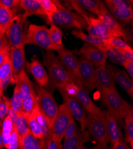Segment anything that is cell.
I'll return each mask as SVG.
<instances>
[{"instance_id": "1", "label": "cell", "mask_w": 133, "mask_h": 149, "mask_svg": "<svg viewBox=\"0 0 133 149\" xmlns=\"http://www.w3.org/2000/svg\"><path fill=\"white\" fill-rule=\"evenodd\" d=\"M44 64L48 70V82L47 86L51 90L61 89L65 85L74 83L58 58L52 51H47L43 54Z\"/></svg>"}, {"instance_id": "2", "label": "cell", "mask_w": 133, "mask_h": 149, "mask_svg": "<svg viewBox=\"0 0 133 149\" xmlns=\"http://www.w3.org/2000/svg\"><path fill=\"white\" fill-rule=\"evenodd\" d=\"M47 17L48 23L57 26L76 28L78 30L87 29L88 27L85 16L66 9L58 10L54 13L48 14Z\"/></svg>"}, {"instance_id": "3", "label": "cell", "mask_w": 133, "mask_h": 149, "mask_svg": "<svg viewBox=\"0 0 133 149\" xmlns=\"http://www.w3.org/2000/svg\"><path fill=\"white\" fill-rule=\"evenodd\" d=\"M102 100L107 107V111L117 120L124 118L131 110L130 105L120 96L116 90L99 91Z\"/></svg>"}, {"instance_id": "4", "label": "cell", "mask_w": 133, "mask_h": 149, "mask_svg": "<svg viewBox=\"0 0 133 149\" xmlns=\"http://www.w3.org/2000/svg\"><path fill=\"white\" fill-rule=\"evenodd\" d=\"M28 44H33L38 45L47 51H58L63 46H58L54 44L50 36L49 29L44 25H37L31 24L29 25L25 45Z\"/></svg>"}, {"instance_id": "5", "label": "cell", "mask_w": 133, "mask_h": 149, "mask_svg": "<svg viewBox=\"0 0 133 149\" xmlns=\"http://www.w3.org/2000/svg\"><path fill=\"white\" fill-rule=\"evenodd\" d=\"M29 25L27 18L24 17L22 14L14 16L6 32L11 47L18 48H25V41Z\"/></svg>"}, {"instance_id": "6", "label": "cell", "mask_w": 133, "mask_h": 149, "mask_svg": "<svg viewBox=\"0 0 133 149\" xmlns=\"http://www.w3.org/2000/svg\"><path fill=\"white\" fill-rule=\"evenodd\" d=\"M38 106L50 128L57 115L58 107L52 94L42 86H37Z\"/></svg>"}, {"instance_id": "7", "label": "cell", "mask_w": 133, "mask_h": 149, "mask_svg": "<svg viewBox=\"0 0 133 149\" xmlns=\"http://www.w3.org/2000/svg\"><path fill=\"white\" fill-rule=\"evenodd\" d=\"M87 128L90 135L97 144L106 146L110 143L107 132L105 111L100 115H92L87 113Z\"/></svg>"}, {"instance_id": "8", "label": "cell", "mask_w": 133, "mask_h": 149, "mask_svg": "<svg viewBox=\"0 0 133 149\" xmlns=\"http://www.w3.org/2000/svg\"><path fill=\"white\" fill-rule=\"evenodd\" d=\"M72 118H73V116L66 103H64L60 105L53 125L50 128V136L53 140L61 143L65 130Z\"/></svg>"}, {"instance_id": "9", "label": "cell", "mask_w": 133, "mask_h": 149, "mask_svg": "<svg viewBox=\"0 0 133 149\" xmlns=\"http://www.w3.org/2000/svg\"><path fill=\"white\" fill-rule=\"evenodd\" d=\"M57 52L58 54V60L72 81L75 84L79 85L78 60L73 53L65 48L64 46Z\"/></svg>"}, {"instance_id": "10", "label": "cell", "mask_w": 133, "mask_h": 149, "mask_svg": "<svg viewBox=\"0 0 133 149\" xmlns=\"http://www.w3.org/2000/svg\"><path fill=\"white\" fill-rule=\"evenodd\" d=\"M98 19L112 33L114 37L126 38L125 31L116 19H115L109 11L104 3L102 1H101L100 4V14L98 16Z\"/></svg>"}, {"instance_id": "11", "label": "cell", "mask_w": 133, "mask_h": 149, "mask_svg": "<svg viewBox=\"0 0 133 149\" xmlns=\"http://www.w3.org/2000/svg\"><path fill=\"white\" fill-rule=\"evenodd\" d=\"M79 86L86 90L95 88V69L93 65L84 58L78 60Z\"/></svg>"}, {"instance_id": "12", "label": "cell", "mask_w": 133, "mask_h": 149, "mask_svg": "<svg viewBox=\"0 0 133 149\" xmlns=\"http://www.w3.org/2000/svg\"><path fill=\"white\" fill-rule=\"evenodd\" d=\"M79 53L93 65L98 68H106L107 56L101 49L85 43L79 49Z\"/></svg>"}, {"instance_id": "13", "label": "cell", "mask_w": 133, "mask_h": 149, "mask_svg": "<svg viewBox=\"0 0 133 149\" xmlns=\"http://www.w3.org/2000/svg\"><path fill=\"white\" fill-rule=\"evenodd\" d=\"M58 90L63 98L65 103H66L70 109L72 116L80 123L81 132L83 134L85 133L87 122V114L85 110H84L75 98L68 95L62 89H58Z\"/></svg>"}, {"instance_id": "14", "label": "cell", "mask_w": 133, "mask_h": 149, "mask_svg": "<svg viewBox=\"0 0 133 149\" xmlns=\"http://www.w3.org/2000/svg\"><path fill=\"white\" fill-rule=\"evenodd\" d=\"M10 57L13 69V78L27 68L28 63L25 57V48H18L10 46Z\"/></svg>"}, {"instance_id": "15", "label": "cell", "mask_w": 133, "mask_h": 149, "mask_svg": "<svg viewBox=\"0 0 133 149\" xmlns=\"http://www.w3.org/2000/svg\"><path fill=\"white\" fill-rule=\"evenodd\" d=\"M85 17L88 24L87 29L88 35L103 40H107L114 37L98 18H94L88 16H85Z\"/></svg>"}, {"instance_id": "16", "label": "cell", "mask_w": 133, "mask_h": 149, "mask_svg": "<svg viewBox=\"0 0 133 149\" xmlns=\"http://www.w3.org/2000/svg\"><path fill=\"white\" fill-rule=\"evenodd\" d=\"M95 88L102 90H116L115 81L109 70L106 68L95 69Z\"/></svg>"}, {"instance_id": "17", "label": "cell", "mask_w": 133, "mask_h": 149, "mask_svg": "<svg viewBox=\"0 0 133 149\" xmlns=\"http://www.w3.org/2000/svg\"><path fill=\"white\" fill-rule=\"evenodd\" d=\"M27 68L41 86H47L48 82V73L43 65L35 56L32 57L29 63H28Z\"/></svg>"}, {"instance_id": "18", "label": "cell", "mask_w": 133, "mask_h": 149, "mask_svg": "<svg viewBox=\"0 0 133 149\" xmlns=\"http://www.w3.org/2000/svg\"><path fill=\"white\" fill-rule=\"evenodd\" d=\"M78 91L75 97L77 101L87 113L92 115H100L104 112L97 106L89 96L87 90L82 86L78 85Z\"/></svg>"}, {"instance_id": "19", "label": "cell", "mask_w": 133, "mask_h": 149, "mask_svg": "<svg viewBox=\"0 0 133 149\" xmlns=\"http://www.w3.org/2000/svg\"><path fill=\"white\" fill-rule=\"evenodd\" d=\"M15 87L19 90L23 99L29 95L36 94L33 85L25 70L22 71L18 75L14 78Z\"/></svg>"}, {"instance_id": "20", "label": "cell", "mask_w": 133, "mask_h": 149, "mask_svg": "<svg viewBox=\"0 0 133 149\" xmlns=\"http://www.w3.org/2000/svg\"><path fill=\"white\" fill-rule=\"evenodd\" d=\"M111 72L115 82L118 83L128 93L130 97H133V82L130 78L126 72L123 70H115L113 69H108Z\"/></svg>"}, {"instance_id": "21", "label": "cell", "mask_w": 133, "mask_h": 149, "mask_svg": "<svg viewBox=\"0 0 133 149\" xmlns=\"http://www.w3.org/2000/svg\"><path fill=\"white\" fill-rule=\"evenodd\" d=\"M20 6L24 10L23 16L25 18L32 15L46 16L47 13L43 9L38 0H20Z\"/></svg>"}, {"instance_id": "22", "label": "cell", "mask_w": 133, "mask_h": 149, "mask_svg": "<svg viewBox=\"0 0 133 149\" xmlns=\"http://www.w3.org/2000/svg\"><path fill=\"white\" fill-rule=\"evenodd\" d=\"M105 118L107 123L109 137L111 146H112L122 140L121 134H120V132L117 123L118 120L109 112H108L107 111H105Z\"/></svg>"}, {"instance_id": "23", "label": "cell", "mask_w": 133, "mask_h": 149, "mask_svg": "<svg viewBox=\"0 0 133 149\" xmlns=\"http://www.w3.org/2000/svg\"><path fill=\"white\" fill-rule=\"evenodd\" d=\"M19 147L21 149H43L45 148V142L36 137L29 130L20 139Z\"/></svg>"}, {"instance_id": "24", "label": "cell", "mask_w": 133, "mask_h": 149, "mask_svg": "<svg viewBox=\"0 0 133 149\" xmlns=\"http://www.w3.org/2000/svg\"><path fill=\"white\" fill-rule=\"evenodd\" d=\"M72 34L75 36L76 38H79L86 43L91 45L103 51L104 49L107 47L106 40H103L97 37L93 36L88 34H86L81 30L75 29L72 32Z\"/></svg>"}, {"instance_id": "25", "label": "cell", "mask_w": 133, "mask_h": 149, "mask_svg": "<svg viewBox=\"0 0 133 149\" xmlns=\"http://www.w3.org/2000/svg\"><path fill=\"white\" fill-rule=\"evenodd\" d=\"M15 16L13 10L0 6V32L6 33Z\"/></svg>"}, {"instance_id": "26", "label": "cell", "mask_w": 133, "mask_h": 149, "mask_svg": "<svg viewBox=\"0 0 133 149\" xmlns=\"http://www.w3.org/2000/svg\"><path fill=\"white\" fill-rule=\"evenodd\" d=\"M88 135L86 132L82 133L81 131H77L76 134L72 137L65 140L63 149H78L79 143L87 141Z\"/></svg>"}, {"instance_id": "27", "label": "cell", "mask_w": 133, "mask_h": 149, "mask_svg": "<svg viewBox=\"0 0 133 149\" xmlns=\"http://www.w3.org/2000/svg\"><path fill=\"white\" fill-rule=\"evenodd\" d=\"M38 106L37 95H29L23 99L22 113L26 118L32 114L35 109Z\"/></svg>"}, {"instance_id": "28", "label": "cell", "mask_w": 133, "mask_h": 149, "mask_svg": "<svg viewBox=\"0 0 133 149\" xmlns=\"http://www.w3.org/2000/svg\"><path fill=\"white\" fill-rule=\"evenodd\" d=\"M14 126L15 125H13L11 120L8 116H7L3 120L1 128L2 138L4 147H5L7 149H8L9 147L11 135Z\"/></svg>"}, {"instance_id": "29", "label": "cell", "mask_w": 133, "mask_h": 149, "mask_svg": "<svg viewBox=\"0 0 133 149\" xmlns=\"http://www.w3.org/2000/svg\"><path fill=\"white\" fill-rule=\"evenodd\" d=\"M32 113L34 115L36 120H37L39 126L40 127L42 130L43 136H44V140L45 142V144L47 142V140L50 135V128L48 127V123L45 117L41 112V111L40 110L38 107L35 109Z\"/></svg>"}, {"instance_id": "30", "label": "cell", "mask_w": 133, "mask_h": 149, "mask_svg": "<svg viewBox=\"0 0 133 149\" xmlns=\"http://www.w3.org/2000/svg\"><path fill=\"white\" fill-rule=\"evenodd\" d=\"M107 8L115 19L125 22H130L132 19V10L120 9L113 7H108Z\"/></svg>"}, {"instance_id": "31", "label": "cell", "mask_w": 133, "mask_h": 149, "mask_svg": "<svg viewBox=\"0 0 133 149\" xmlns=\"http://www.w3.org/2000/svg\"><path fill=\"white\" fill-rule=\"evenodd\" d=\"M103 52L106 54L107 58L114 62V63L123 66L125 61H126L124 57L116 48L107 46L104 49Z\"/></svg>"}, {"instance_id": "32", "label": "cell", "mask_w": 133, "mask_h": 149, "mask_svg": "<svg viewBox=\"0 0 133 149\" xmlns=\"http://www.w3.org/2000/svg\"><path fill=\"white\" fill-rule=\"evenodd\" d=\"M125 119V139L133 149V113L132 110L126 115Z\"/></svg>"}, {"instance_id": "33", "label": "cell", "mask_w": 133, "mask_h": 149, "mask_svg": "<svg viewBox=\"0 0 133 149\" xmlns=\"http://www.w3.org/2000/svg\"><path fill=\"white\" fill-rule=\"evenodd\" d=\"M77 2L84 8L91 13L99 16L100 14V4L101 1L99 0H77Z\"/></svg>"}, {"instance_id": "34", "label": "cell", "mask_w": 133, "mask_h": 149, "mask_svg": "<svg viewBox=\"0 0 133 149\" xmlns=\"http://www.w3.org/2000/svg\"><path fill=\"white\" fill-rule=\"evenodd\" d=\"M26 120L30 131L36 136V137L44 140V136L42 130L40 127L39 126L34 115L32 113L28 118H26Z\"/></svg>"}, {"instance_id": "35", "label": "cell", "mask_w": 133, "mask_h": 149, "mask_svg": "<svg viewBox=\"0 0 133 149\" xmlns=\"http://www.w3.org/2000/svg\"><path fill=\"white\" fill-rule=\"evenodd\" d=\"M15 126L20 140L29 131L26 118L22 113L18 115Z\"/></svg>"}, {"instance_id": "36", "label": "cell", "mask_w": 133, "mask_h": 149, "mask_svg": "<svg viewBox=\"0 0 133 149\" xmlns=\"http://www.w3.org/2000/svg\"><path fill=\"white\" fill-rule=\"evenodd\" d=\"M107 46H110L118 49H124V50L133 52L132 48L124 41L118 37H112L109 39L106 40Z\"/></svg>"}, {"instance_id": "37", "label": "cell", "mask_w": 133, "mask_h": 149, "mask_svg": "<svg viewBox=\"0 0 133 149\" xmlns=\"http://www.w3.org/2000/svg\"><path fill=\"white\" fill-rule=\"evenodd\" d=\"M22 103L23 98L22 97L19 90L15 87L13 96L10 100V104L12 109L14 110L17 115L22 113Z\"/></svg>"}, {"instance_id": "38", "label": "cell", "mask_w": 133, "mask_h": 149, "mask_svg": "<svg viewBox=\"0 0 133 149\" xmlns=\"http://www.w3.org/2000/svg\"><path fill=\"white\" fill-rule=\"evenodd\" d=\"M49 33L50 39L54 44L58 46L63 45L62 42L63 32L58 26L51 24L49 29Z\"/></svg>"}, {"instance_id": "39", "label": "cell", "mask_w": 133, "mask_h": 149, "mask_svg": "<svg viewBox=\"0 0 133 149\" xmlns=\"http://www.w3.org/2000/svg\"><path fill=\"white\" fill-rule=\"evenodd\" d=\"M107 7H113L120 9L132 10V1L127 0H106L104 1Z\"/></svg>"}, {"instance_id": "40", "label": "cell", "mask_w": 133, "mask_h": 149, "mask_svg": "<svg viewBox=\"0 0 133 149\" xmlns=\"http://www.w3.org/2000/svg\"><path fill=\"white\" fill-rule=\"evenodd\" d=\"M11 75H13V69H12L11 62L9 55L0 66V79L2 81Z\"/></svg>"}, {"instance_id": "41", "label": "cell", "mask_w": 133, "mask_h": 149, "mask_svg": "<svg viewBox=\"0 0 133 149\" xmlns=\"http://www.w3.org/2000/svg\"><path fill=\"white\" fill-rule=\"evenodd\" d=\"M11 106L9 99L2 95L0 97V120L3 121L7 116L8 110Z\"/></svg>"}, {"instance_id": "42", "label": "cell", "mask_w": 133, "mask_h": 149, "mask_svg": "<svg viewBox=\"0 0 133 149\" xmlns=\"http://www.w3.org/2000/svg\"><path fill=\"white\" fill-rule=\"evenodd\" d=\"M38 1L43 9L47 13V15L54 13L58 11V8L53 1L51 0H38Z\"/></svg>"}, {"instance_id": "43", "label": "cell", "mask_w": 133, "mask_h": 149, "mask_svg": "<svg viewBox=\"0 0 133 149\" xmlns=\"http://www.w3.org/2000/svg\"><path fill=\"white\" fill-rule=\"evenodd\" d=\"M77 131V130L76 127V123L74 121V118H72L65 130L64 136H63L64 139L66 140L72 137V136L76 134Z\"/></svg>"}, {"instance_id": "44", "label": "cell", "mask_w": 133, "mask_h": 149, "mask_svg": "<svg viewBox=\"0 0 133 149\" xmlns=\"http://www.w3.org/2000/svg\"><path fill=\"white\" fill-rule=\"evenodd\" d=\"M19 141L20 138L16 128V126H14L11 135L8 149H18L19 146Z\"/></svg>"}, {"instance_id": "45", "label": "cell", "mask_w": 133, "mask_h": 149, "mask_svg": "<svg viewBox=\"0 0 133 149\" xmlns=\"http://www.w3.org/2000/svg\"><path fill=\"white\" fill-rule=\"evenodd\" d=\"M61 89L63 90L68 95L74 98H75L78 91V85L75 84V83H70L67 84L63 88Z\"/></svg>"}, {"instance_id": "46", "label": "cell", "mask_w": 133, "mask_h": 149, "mask_svg": "<svg viewBox=\"0 0 133 149\" xmlns=\"http://www.w3.org/2000/svg\"><path fill=\"white\" fill-rule=\"evenodd\" d=\"M67 4H69L68 7H70L71 10H74L77 11V13L82 15V16H87V12L84 9L78 2L77 1H66Z\"/></svg>"}, {"instance_id": "47", "label": "cell", "mask_w": 133, "mask_h": 149, "mask_svg": "<svg viewBox=\"0 0 133 149\" xmlns=\"http://www.w3.org/2000/svg\"><path fill=\"white\" fill-rule=\"evenodd\" d=\"M20 0H0V6L12 10L20 6Z\"/></svg>"}, {"instance_id": "48", "label": "cell", "mask_w": 133, "mask_h": 149, "mask_svg": "<svg viewBox=\"0 0 133 149\" xmlns=\"http://www.w3.org/2000/svg\"><path fill=\"white\" fill-rule=\"evenodd\" d=\"M45 148L47 149H63V145L61 143H58L53 140L49 135L47 140Z\"/></svg>"}, {"instance_id": "49", "label": "cell", "mask_w": 133, "mask_h": 149, "mask_svg": "<svg viewBox=\"0 0 133 149\" xmlns=\"http://www.w3.org/2000/svg\"><path fill=\"white\" fill-rule=\"evenodd\" d=\"M10 45H8L0 51V66L3 63V62L6 60V57L10 55Z\"/></svg>"}, {"instance_id": "50", "label": "cell", "mask_w": 133, "mask_h": 149, "mask_svg": "<svg viewBox=\"0 0 133 149\" xmlns=\"http://www.w3.org/2000/svg\"><path fill=\"white\" fill-rule=\"evenodd\" d=\"M8 45V40L6 33L0 32V51Z\"/></svg>"}, {"instance_id": "51", "label": "cell", "mask_w": 133, "mask_h": 149, "mask_svg": "<svg viewBox=\"0 0 133 149\" xmlns=\"http://www.w3.org/2000/svg\"><path fill=\"white\" fill-rule=\"evenodd\" d=\"M123 66L127 70V72L130 74L131 77V79L133 78V61L127 60L123 65Z\"/></svg>"}, {"instance_id": "52", "label": "cell", "mask_w": 133, "mask_h": 149, "mask_svg": "<svg viewBox=\"0 0 133 149\" xmlns=\"http://www.w3.org/2000/svg\"><path fill=\"white\" fill-rule=\"evenodd\" d=\"M7 116L10 118V119L12 121V123H13V125H15L16 124V121L18 115L15 112L14 110L12 109L11 106H10L8 110V113H7Z\"/></svg>"}, {"instance_id": "53", "label": "cell", "mask_w": 133, "mask_h": 149, "mask_svg": "<svg viewBox=\"0 0 133 149\" xmlns=\"http://www.w3.org/2000/svg\"><path fill=\"white\" fill-rule=\"evenodd\" d=\"M84 144V142L79 143L78 145V149H109V148L107 146H103V145H101L99 144H97L96 146H95L91 148H88L86 147H84L83 146Z\"/></svg>"}, {"instance_id": "54", "label": "cell", "mask_w": 133, "mask_h": 149, "mask_svg": "<svg viewBox=\"0 0 133 149\" xmlns=\"http://www.w3.org/2000/svg\"><path fill=\"white\" fill-rule=\"evenodd\" d=\"M111 149H131L122 140L111 146Z\"/></svg>"}, {"instance_id": "55", "label": "cell", "mask_w": 133, "mask_h": 149, "mask_svg": "<svg viewBox=\"0 0 133 149\" xmlns=\"http://www.w3.org/2000/svg\"><path fill=\"white\" fill-rule=\"evenodd\" d=\"M127 60L133 61V52L124 50V49H118Z\"/></svg>"}, {"instance_id": "56", "label": "cell", "mask_w": 133, "mask_h": 149, "mask_svg": "<svg viewBox=\"0 0 133 149\" xmlns=\"http://www.w3.org/2000/svg\"><path fill=\"white\" fill-rule=\"evenodd\" d=\"M4 147L3 142V138H2V132H1V128L0 127V148Z\"/></svg>"}, {"instance_id": "57", "label": "cell", "mask_w": 133, "mask_h": 149, "mask_svg": "<svg viewBox=\"0 0 133 149\" xmlns=\"http://www.w3.org/2000/svg\"><path fill=\"white\" fill-rule=\"evenodd\" d=\"M1 80L0 79V91H3V90L1 89Z\"/></svg>"}, {"instance_id": "58", "label": "cell", "mask_w": 133, "mask_h": 149, "mask_svg": "<svg viewBox=\"0 0 133 149\" xmlns=\"http://www.w3.org/2000/svg\"><path fill=\"white\" fill-rule=\"evenodd\" d=\"M3 95V91H0V97Z\"/></svg>"}, {"instance_id": "59", "label": "cell", "mask_w": 133, "mask_h": 149, "mask_svg": "<svg viewBox=\"0 0 133 149\" xmlns=\"http://www.w3.org/2000/svg\"><path fill=\"white\" fill-rule=\"evenodd\" d=\"M0 149H1V148H0Z\"/></svg>"}]
</instances>
